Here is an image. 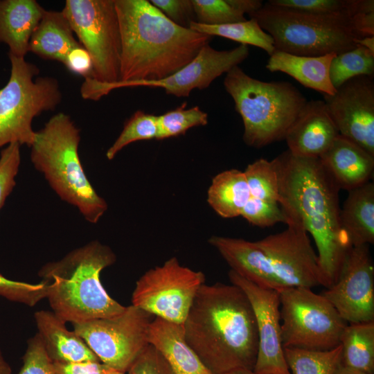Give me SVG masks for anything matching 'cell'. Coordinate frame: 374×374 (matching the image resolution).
I'll list each match as a JSON object with an SVG mask.
<instances>
[{
  "label": "cell",
  "mask_w": 374,
  "mask_h": 374,
  "mask_svg": "<svg viewBox=\"0 0 374 374\" xmlns=\"http://www.w3.org/2000/svg\"><path fill=\"white\" fill-rule=\"evenodd\" d=\"M274 161L278 176V204L289 224L312 235L328 288L335 282L353 247L341 224L340 189L319 157H299L287 150Z\"/></svg>",
  "instance_id": "6da1fadb"
},
{
  "label": "cell",
  "mask_w": 374,
  "mask_h": 374,
  "mask_svg": "<svg viewBox=\"0 0 374 374\" xmlns=\"http://www.w3.org/2000/svg\"><path fill=\"white\" fill-rule=\"evenodd\" d=\"M121 54L119 81L113 89L132 82L165 78L194 60L211 37L180 26L148 0H114Z\"/></svg>",
  "instance_id": "7a4b0ae2"
},
{
  "label": "cell",
  "mask_w": 374,
  "mask_h": 374,
  "mask_svg": "<svg viewBox=\"0 0 374 374\" xmlns=\"http://www.w3.org/2000/svg\"><path fill=\"white\" fill-rule=\"evenodd\" d=\"M183 326L188 344L213 374L253 370L258 346L256 319L238 286L202 285Z\"/></svg>",
  "instance_id": "3957f363"
},
{
  "label": "cell",
  "mask_w": 374,
  "mask_h": 374,
  "mask_svg": "<svg viewBox=\"0 0 374 374\" xmlns=\"http://www.w3.org/2000/svg\"><path fill=\"white\" fill-rule=\"evenodd\" d=\"M213 246L235 271L254 284L278 291L290 287H325L308 233L290 224L257 241L213 235Z\"/></svg>",
  "instance_id": "277c9868"
},
{
  "label": "cell",
  "mask_w": 374,
  "mask_h": 374,
  "mask_svg": "<svg viewBox=\"0 0 374 374\" xmlns=\"http://www.w3.org/2000/svg\"><path fill=\"white\" fill-rule=\"evenodd\" d=\"M116 260L110 247L95 240L44 265L38 275L51 283L46 298L53 312L71 323L122 314L126 307L108 294L100 280V272Z\"/></svg>",
  "instance_id": "5b68a950"
},
{
  "label": "cell",
  "mask_w": 374,
  "mask_h": 374,
  "mask_svg": "<svg viewBox=\"0 0 374 374\" xmlns=\"http://www.w3.org/2000/svg\"><path fill=\"white\" fill-rule=\"evenodd\" d=\"M80 139V130L70 116L57 113L36 131L30 161L61 199L75 206L87 222L96 224L108 206L84 171L78 154Z\"/></svg>",
  "instance_id": "8992f818"
},
{
  "label": "cell",
  "mask_w": 374,
  "mask_h": 374,
  "mask_svg": "<svg viewBox=\"0 0 374 374\" xmlns=\"http://www.w3.org/2000/svg\"><path fill=\"white\" fill-rule=\"evenodd\" d=\"M224 86L242 118L243 141L255 148L285 139L308 102L291 83L262 81L238 66L226 73Z\"/></svg>",
  "instance_id": "52a82bcc"
},
{
  "label": "cell",
  "mask_w": 374,
  "mask_h": 374,
  "mask_svg": "<svg viewBox=\"0 0 374 374\" xmlns=\"http://www.w3.org/2000/svg\"><path fill=\"white\" fill-rule=\"evenodd\" d=\"M250 17L272 37L276 50L296 55H338L362 38L346 15H314L266 3Z\"/></svg>",
  "instance_id": "ba28073f"
},
{
  "label": "cell",
  "mask_w": 374,
  "mask_h": 374,
  "mask_svg": "<svg viewBox=\"0 0 374 374\" xmlns=\"http://www.w3.org/2000/svg\"><path fill=\"white\" fill-rule=\"evenodd\" d=\"M62 12L91 55V75L82 84L85 100H98L119 81L121 40L114 0H66Z\"/></svg>",
  "instance_id": "9c48e42d"
},
{
  "label": "cell",
  "mask_w": 374,
  "mask_h": 374,
  "mask_svg": "<svg viewBox=\"0 0 374 374\" xmlns=\"http://www.w3.org/2000/svg\"><path fill=\"white\" fill-rule=\"evenodd\" d=\"M10 75L0 89V148L12 143L33 144L35 132L33 119L44 112L53 111L62 101L59 81L50 76H37L39 68L24 57L8 53Z\"/></svg>",
  "instance_id": "30bf717a"
},
{
  "label": "cell",
  "mask_w": 374,
  "mask_h": 374,
  "mask_svg": "<svg viewBox=\"0 0 374 374\" xmlns=\"http://www.w3.org/2000/svg\"><path fill=\"white\" fill-rule=\"evenodd\" d=\"M278 292L283 348L328 350L340 344L348 323L321 294L305 287Z\"/></svg>",
  "instance_id": "8fae6325"
},
{
  "label": "cell",
  "mask_w": 374,
  "mask_h": 374,
  "mask_svg": "<svg viewBox=\"0 0 374 374\" xmlns=\"http://www.w3.org/2000/svg\"><path fill=\"white\" fill-rule=\"evenodd\" d=\"M205 276L176 257L145 272L136 281L132 305L166 321L184 324Z\"/></svg>",
  "instance_id": "7c38bea8"
},
{
  "label": "cell",
  "mask_w": 374,
  "mask_h": 374,
  "mask_svg": "<svg viewBox=\"0 0 374 374\" xmlns=\"http://www.w3.org/2000/svg\"><path fill=\"white\" fill-rule=\"evenodd\" d=\"M154 317L132 305L114 317L72 323L99 360L112 369L128 370L149 345L148 328Z\"/></svg>",
  "instance_id": "4fadbf2b"
},
{
  "label": "cell",
  "mask_w": 374,
  "mask_h": 374,
  "mask_svg": "<svg viewBox=\"0 0 374 374\" xmlns=\"http://www.w3.org/2000/svg\"><path fill=\"white\" fill-rule=\"evenodd\" d=\"M321 294L347 323L374 321V265L369 245L351 248L335 282Z\"/></svg>",
  "instance_id": "5bb4252c"
},
{
  "label": "cell",
  "mask_w": 374,
  "mask_h": 374,
  "mask_svg": "<svg viewBox=\"0 0 374 374\" xmlns=\"http://www.w3.org/2000/svg\"><path fill=\"white\" fill-rule=\"evenodd\" d=\"M228 276L231 284L244 292L255 316L258 346L253 371L257 374H291L281 340L278 292L260 287L232 270Z\"/></svg>",
  "instance_id": "9a60e30c"
},
{
  "label": "cell",
  "mask_w": 374,
  "mask_h": 374,
  "mask_svg": "<svg viewBox=\"0 0 374 374\" xmlns=\"http://www.w3.org/2000/svg\"><path fill=\"white\" fill-rule=\"evenodd\" d=\"M339 134L374 156V82L373 77L353 78L332 96L323 95Z\"/></svg>",
  "instance_id": "2e32d148"
},
{
  "label": "cell",
  "mask_w": 374,
  "mask_h": 374,
  "mask_svg": "<svg viewBox=\"0 0 374 374\" xmlns=\"http://www.w3.org/2000/svg\"><path fill=\"white\" fill-rule=\"evenodd\" d=\"M339 135L324 101H308L287 132L288 151L303 157H319Z\"/></svg>",
  "instance_id": "e0dca14e"
},
{
  "label": "cell",
  "mask_w": 374,
  "mask_h": 374,
  "mask_svg": "<svg viewBox=\"0 0 374 374\" xmlns=\"http://www.w3.org/2000/svg\"><path fill=\"white\" fill-rule=\"evenodd\" d=\"M319 158L340 190L349 191L373 179L374 156L339 134Z\"/></svg>",
  "instance_id": "ac0fdd59"
},
{
  "label": "cell",
  "mask_w": 374,
  "mask_h": 374,
  "mask_svg": "<svg viewBox=\"0 0 374 374\" xmlns=\"http://www.w3.org/2000/svg\"><path fill=\"white\" fill-rule=\"evenodd\" d=\"M148 341L176 374H213L188 344L182 324L154 317L148 328Z\"/></svg>",
  "instance_id": "d6986e66"
},
{
  "label": "cell",
  "mask_w": 374,
  "mask_h": 374,
  "mask_svg": "<svg viewBox=\"0 0 374 374\" xmlns=\"http://www.w3.org/2000/svg\"><path fill=\"white\" fill-rule=\"evenodd\" d=\"M34 318L37 334L53 362L100 361L86 342L75 332L69 330L66 322L53 312L39 310Z\"/></svg>",
  "instance_id": "ffe728a7"
},
{
  "label": "cell",
  "mask_w": 374,
  "mask_h": 374,
  "mask_svg": "<svg viewBox=\"0 0 374 374\" xmlns=\"http://www.w3.org/2000/svg\"><path fill=\"white\" fill-rule=\"evenodd\" d=\"M45 11L35 0H0V42L9 47V54L25 58Z\"/></svg>",
  "instance_id": "44dd1931"
},
{
  "label": "cell",
  "mask_w": 374,
  "mask_h": 374,
  "mask_svg": "<svg viewBox=\"0 0 374 374\" xmlns=\"http://www.w3.org/2000/svg\"><path fill=\"white\" fill-rule=\"evenodd\" d=\"M335 55L302 56L275 50L266 68L271 72L285 73L305 87L332 96L336 89L330 82L329 71Z\"/></svg>",
  "instance_id": "7402d4cb"
},
{
  "label": "cell",
  "mask_w": 374,
  "mask_h": 374,
  "mask_svg": "<svg viewBox=\"0 0 374 374\" xmlns=\"http://www.w3.org/2000/svg\"><path fill=\"white\" fill-rule=\"evenodd\" d=\"M62 11L46 10L29 43V52L42 59L64 63L68 53L81 46Z\"/></svg>",
  "instance_id": "603a6c76"
},
{
  "label": "cell",
  "mask_w": 374,
  "mask_h": 374,
  "mask_svg": "<svg viewBox=\"0 0 374 374\" xmlns=\"http://www.w3.org/2000/svg\"><path fill=\"white\" fill-rule=\"evenodd\" d=\"M342 229L353 247L374 243V184L348 191L340 212Z\"/></svg>",
  "instance_id": "cb8c5ba5"
},
{
  "label": "cell",
  "mask_w": 374,
  "mask_h": 374,
  "mask_svg": "<svg viewBox=\"0 0 374 374\" xmlns=\"http://www.w3.org/2000/svg\"><path fill=\"white\" fill-rule=\"evenodd\" d=\"M251 197L243 171L230 169L216 175L207 192V202L223 218L240 216Z\"/></svg>",
  "instance_id": "d4e9b609"
},
{
  "label": "cell",
  "mask_w": 374,
  "mask_h": 374,
  "mask_svg": "<svg viewBox=\"0 0 374 374\" xmlns=\"http://www.w3.org/2000/svg\"><path fill=\"white\" fill-rule=\"evenodd\" d=\"M340 345L343 365L374 374V321L347 325Z\"/></svg>",
  "instance_id": "484cf974"
},
{
  "label": "cell",
  "mask_w": 374,
  "mask_h": 374,
  "mask_svg": "<svg viewBox=\"0 0 374 374\" xmlns=\"http://www.w3.org/2000/svg\"><path fill=\"white\" fill-rule=\"evenodd\" d=\"M189 28L211 37L219 36L240 44L257 46L266 51L269 56L276 50L272 37L260 26L254 18L242 22L218 26H208L192 21Z\"/></svg>",
  "instance_id": "4316f807"
},
{
  "label": "cell",
  "mask_w": 374,
  "mask_h": 374,
  "mask_svg": "<svg viewBox=\"0 0 374 374\" xmlns=\"http://www.w3.org/2000/svg\"><path fill=\"white\" fill-rule=\"evenodd\" d=\"M291 374H334L341 359V346L328 350L283 348Z\"/></svg>",
  "instance_id": "83f0119b"
},
{
  "label": "cell",
  "mask_w": 374,
  "mask_h": 374,
  "mask_svg": "<svg viewBox=\"0 0 374 374\" xmlns=\"http://www.w3.org/2000/svg\"><path fill=\"white\" fill-rule=\"evenodd\" d=\"M329 74L335 89L357 76L373 77L374 53L357 45L355 48L335 56L330 63Z\"/></svg>",
  "instance_id": "f1b7e54d"
},
{
  "label": "cell",
  "mask_w": 374,
  "mask_h": 374,
  "mask_svg": "<svg viewBox=\"0 0 374 374\" xmlns=\"http://www.w3.org/2000/svg\"><path fill=\"white\" fill-rule=\"evenodd\" d=\"M251 197L279 203V182L275 162L260 158L243 171Z\"/></svg>",
  "instance_id": "f546056e"
},
{
  "label": "cell",
  "mask_w": 374,
  "mask_h": 374,
  "mask_svg": "<svg viewBox=\"0 0 374 374\" xmlns=\"http://www.w3.org/2000/svg\"><path fill=\"white\" fill-rule=\"evenodd\" d=\"M158 116L136 111L127 119L123 130L106 152L108 160L113 159L125 146L136 141L157 138Z\"/></svg>",
  "instance_id": "4dcf8cb0"
},
{
  "label": "cell",
  "mask_w": 374,
  "mask_h": 374,
  "mask_svg": "<svg viewBox=\"0 0 374 374\" xmlns=\"http://www.w3.org/2000/svg\"><path fill=\"white\" fill-rule=\"evenodd\" d=\"M186 103L158 116L159 132L157 139L162 140L184 134L189 129L204 126L208 114L198 106L186 108Z\"/></svg>",
  "instance_id": "1f68e13d"
},
{
  "label": "cell",
  "mask_w": 374,
  "mask_h": 374,
  "mask_svg": "<svg viewBox=\"0 0 374 374\" xmlns=\"http://www.w3.org/2000/svg\"><path fill=\"white\" fill-rule=\"evenodd\" d=\"M360 0H269L267 3L285 9L314 15H346L358 10Z\"/></svg>",
  "instance_id": "d6a6232c"
},
{
  "label": "cell",
  "mask_w": 374,
  "mask_h": 374,
  "mask_svg": "<svg viewBox=\"0 0 374 374\" xmlns=\"http://www.w3.org/2000/svg\"><path fill=\"white\" fill-rule=\"evenodd\" d=\"M195 22L218 26L242 22L244 15L235 8L229 0H192Z\"/></svg>",
  "instance_id": "836d02e7"
},
{
  "label": "cell",
  "mask_w": 374,
  "mask_h": 374,
  "mask_svg": "<svg viewBox=\"0 0 374 374\" xmlns=\"http://www.w3.org/2000/svg\"><path fill=\"white\" fill-rule=\"evenodd\" d=\"M50 287L48 280L30 284L8 279L0 274V296L28 306H34L46 298Z\"/></svg>",
  "instance_id": "e575fe53"
},
{
  "label": "cell",
  "mask_w": 374,
  "mask_h": 374,
  "mask_svg": "<svg viewBox=\"0 0 374 374\" xmlns=\"http://www.w3.org/2000/svg\"><path fill=\"white\" fill-rule=\"evenodd\" d=\"M240 216L258 227L272 226L277 223L290 224L285 213L278 202L251 197L242 209Z\"/></svg>",
  "instance_id": "d590c367"
},
{
  "label": "cell",
  "mask_w": 374,
  "mask_h": 374,
  "mask_svg": "<svg viewBox=\"0 0 374 374\" xmlns=\"http://www.w3.org/2000/svg\"><path fill=\"white\" fill-rule=\"evenodd\" d=\"M21 145L12 143L0 153V210L16 185L21 163Z\"/></svg>",
  "instance_id": "8d00e7d4"
},
{
  "label": "cell",
  "mask_w": 374,
  "mask_h": 374,
  "mask_svg": "<svg viewBox=\"0 0 374 374\" xmlns=\"http://www.w3.org/2000/svg\"><path fill=\"white\" fill-rule=\"evenodd\" d=\"M18 374H57L37 333L28 340L23 364Z\"/></svg>",
  "instance_id": "74e56055"
},
{
  "label": "cell",
  "mask_w": 374,
  "mask_h": 374,
  "mask_svg": "<svg viewBox=\"0 0 374 374\" xmlns=\"http://www.w3.org/2000/svg\"><path fill=\"white\" fill-rule=\"evenodd\" d=\"M125 374H176L163 356L148 345Z\"/></svg>",
  "instance_id": "f35d334b"
},
{
  "label": "cell",
  "mask_w": 374,
  "mask_h": 374,
  "mask_svg": "<svg viewBox=\"0 0 374 374\" xmlns=\"http://www.w3.org/2000/svg\"><path fill=\"white\" fill-rule=\"evenodd\" d=\"M150 2L175 24L189 28L195 21L192 0H150Z\"/></svg>",
  "instance_id": "ab89813d"
},
{
  "label": "cell",
  "mask_w": 374,
  "mask_h": 374,
  "mask_svg": "<svg viewBox=\"0 0 374 374\" xmlns=\"http://www.w3.org/2000/svg\"><path fill=\"white\" fill-rule=\"evenodd\" d=\"M351 20L361 37L374 36V1L360 0L359 8L351 16Z\"/></svg>",
  "instance_id": "60d3db41"
},
{
  "label": "cell",
  "mask_w": 374,
  "mask_h": 374,
  "mask_svg": "<svg viewBox=\"0 0 374 374\" xmlns=\"http://www.w3.org/2000/svg\"><path fill=\"white\" fill-rule=\"evenodd\" d=\"M63 64L69 71L81 75L84 79L89 78L91 75L92 60L89 53L82 46L71 50L66 56Z\"/></svg>",
  "instance_id": "b9f144b4"
},
{
  "label": "cell",
  "mask_w": 374,
  "mask_h": 374,
  "mask_svg": "<svg viewBox=\"0 0 374 374\" xmlns=\"http://www.w3.org/2000/svg\"><path fill=\"white\" fill-rule=\"evenodd\" d=\"M53 363L57 374H108L112 369L100 361Z\"/></svg>",
  "instance_id": "7bdbcfd3"
},
{
  "label": "cell",
  "mask_w": 374,
  "mask_h": 374,
  "mask_svg": "<svg viewBox=\"0 0 374 374\" xmlns=\"http://www.w3.org/2000/svg\"><path fill=\"white\" fill-rule=\"evenodd\" d=\"M229 3L242 14L249 16L258 11L263 6L260 0H229Z\"/></svg>",
  "instance_id": "ee69618b"
},
{
  "label": "cell",
  "mask_w": 374,
  "mask_h": 374,
  "mask_svg": "<svg viewBox=\"0 0 374 374\" xmlns=\"http://www.w3.org/2000/svg\"><path fill=\"white\" fill-rule=\"evenodd\" d=\"M356 44L366 48L374 53V36H366L357 39Z\"/></svg>",
  "instance_id": "f6af8a7d"
},
{
  "label": "cell",
  "mask_w": 374,
  "mask_h": 374,
  "mask_svg": "<svg viewBox=\"0 0 374 374\" xmlns=\"http://www.w3.org/2000/svg\"><path fill=\"white\" fill-rule=\"evenodd\" d=\"M334 374H366L359 371L353 369L352 368L346 366L341 364L337 367Z\"/></svg>",
  "instance_id": "bcb514c9"
},
{
  "label": "cell",
  "mask_w": 374,
  "mask_h": 374,
  "mask_svg": "<svg viewBox=\"0 0 374 374\" xmlns=\"http://www.w3.org/2000/svg\"><path fill=\"white\" fill-rule=\"evenodd\" d=\"M0 374H12L10 364L4 359L0 350Z\"/></svg>",
  "instance_id": "7dc6e473"
},
{
  "label": "cell",
  "mask_w": 374,
  "mask_h": 374,
  "mask_svg": "<svg viewBox=\"0 0 374 374\" xmlns=\"http://www.w3.org/2000/svg\"><path fill=\"white\" fill-rule=\"evenodd\" d=\"M224 374H257L253 371V370L247 368H239L231 371Z\"/></svg>",
  "instance_id": "c3c4849f"
},
{
  "label": "cell",
  "mask_w": 374,
  "mask_h": 374,
  "mask_svg": "<svg viewBox=\"0 0 374 374\" xmlns=\"http://www.w3.org/2000/svg\"><path fill=\"white\" fill-rule=\"evenodd\" d=\"M108 374H125L123 372H120L114 369H111Z\"/></svg>",
  "instance_id": "681fc988"
}]
</instances>
